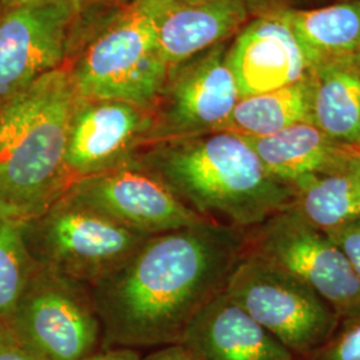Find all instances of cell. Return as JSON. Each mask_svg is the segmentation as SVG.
Wrapping results in <instances>:
<instances>
[{
  "label": "cell",
  "instance_id": "obj_4",
  "mask_svg": "<svg viewBox=\"0 0 360 360\" xmlns=\"http://www.w3.org/2000/svg\"><path fill=\"white\" fill-rule=\"evenodd\" d=\"M168 0H135L83 52L71 77L83 99L151 110L167 82L158 20Z\"/></svg>",
  "mask_w": 360,
  "mask_h": 360
},
{
  "label": "cell",
  "instance_id": "obj_28",
  "mask_svg": "<svg viewBox=\"0 0 360 360\" xmlns=\"http://www.w3.org/2000/svg\"><path fill=\"white\" fill-rule=\"evenodd\" d=\"M50 1H55V0H0L3 13L4 11H10V10H13V8L44 4V3H50Z\"/></svg>",
  "mask_w": 360,
  "mask_h": 360
},
{
  "label": "cell",
  "instance_id": "obj_14",
  "mask_svg": "<svg viewBox=\"0 0 360 360\" xmlns=\"http://www.w3.org/2000/svg\"><path fill=\"white\" fill-rule=\"evenodd\" d=\"M179 343L202 360H300L224 290L193 316Z\"/></svg>",
  "mask_w": 360,
  "mask_h": 360
},
{
  "label": "cell",
  "instance_id": "obj_18",
  "mask_svg": "<svg viewBox=\"0 0 360 360\" xmlns=\"http://www.w3.org/2000/svg\"><path fill=\"white\" fill-rule=\"evenodd\" d=\"M312 124L338 142L360 148V77L347 62L309 70Z\"/></svg>",
  "mask_w": 360,
  "mask_h": 360
},
{
  "label": "cell",
  "instance_id": "obj_1",
  "mask_svg": "<svg viewBox=\"0 0 360 360\" xmlns=\"http://www.w3.org/2000/svg\"><path fill=\"white\" fill-rule=\"evenodd\" d=\"M245 250V230L208 220L150 236L90 287L104 348L179 343L193 316L224 290Z\"/></svg>",
  "mask_w": 360,
  "mask_h": 360
},
{
  "label": "cell",
  "instance_id": "obj_25",
  "mask_svg": "<svg viewBox=\"0 0 360 360\" xmlns=\"http://www.w3.org/2000/svg\"><path fill=\"white\" fill-rule=\"evenodd\" d=\"M251 16L278 13L295 8L297 0H240Z\"/></svg>",
  "mask_w": 360,
  "mask_h": 360
},
{
  "label": "cell",
  "instance_id": "obj_33",
  "mask_svg": "<svg viewBox=\"0 0 360 360\" xmlns=\"http://www.w3.org/2000/svg\"><path fill=\"white\" fill-rule=\"evenodd\" d=\"M1 15H3V8H1V3H0V18H1Z\"/></svg>",
  "mask_w": 360,
  "mask_h": 360
},
{
  "label": "cell",
  "instance_id": "obj_9",
  "mask_svg": "<svg viewBox=\"0 0 360 360\" xmlns=\"http://www.w3.org/2000/svg\"><path fill=\"white\" fill-rule=\"evenodd\" d=\"M223 41L175 65L153 108L148 144L224 131L240 99ZM147 144V146H148Z\"/></svg>",
  "mask_w": 360,
  "mask_h": 360
},
{
  "label": "cell",
  "instance_id": "obj_23",
  "mask_svg": "<svg viewBox=\"0 0 360 360\" xmlns=\"http://www.w3.org/2000/svg\"><path fill=\"white\" fill-rule=\"evenodd\" d=\"M326 233L342 250L360 278V218L345 226L327 230Z\"/></svg>",
  "mask_w": 360,
  "mask_h": 360
},
{
  "label": "cell",
  "instance_id": "obj_6",
  "mask_svg": "<svg viewBox=\"0 0 360 360\" xmlns=\"http://www.w3.org/2000/svg\"><path fill=\"white\" fill-rule=\"evenodd\" d=\"M224 292L299 359L321 349L340 321L309 285L245 250Z\"/></svg>",
  "mask_w": 360,
  "mask_h": 360
},
{
  "label": "cell",
  "instance_id": "obj_7",
  "mask_svg": "<svg viewBox=\"0 0 360 360\" xmlns=\"http://www.w3.org/2000/svg\"><path fill=\"white\" fill-rule=\"evenodd\" d=\"M245 251L263 257L309 285L339 318L360 309V278L321 229L291 206L245 231Z\"/></svg>",
  "mask_w": 360,
  "mask_h": 360
},
{
  "label": "cell",
  "instance_id": "obj_30",
  "mask_svg": "<svg viewBox=\"0 0 360 360\" xmlns=\"http://www.w3.org/2000/svg\"><path fill=\"white\" fill-rule=\"evenodd\" d=\"M70 6V8L72 10V13H77L80 11V7H82V0H65Z\"/></svg>",
  "mask_w": 360,
  "mask_h": 360
},
{
  "label": "cell",
  "instance_id": "obj_8",
  "mask_svg": "<svg viewBox=\"0 0 360 360\" xmlns=\"http://www.w3.org/2000/svg\"><path fill=\"white\" fill-rule=\"evenodd\" d=\"M7 323L47 360H84L103 343L90 287L39 266Z\"/></svg>",
  "mask_w": 360,
  "mask_h": 360
},
{
  "label": "cell",
  "instance_id": "obj_31",
  "mask_svg": "<svg viewBox=\"0 0 360 360\" xmlns=\"http://www.w3.org/2000/svg\"><path fill=\"white\" fill-rule=\"evenodd\" d=\"M180 1H184V3H195V1H200V0H180Z\"/></svg>",
  "mask_w": 360,
  "mask_h": 360
},
{
  "label": "cell",
  "instance_id": "obj_27",
  "mask_svg": "<svg viewBox=\"0 0 360 360\" xmlns=\"http://www.w3.org/2000/svg\"><path fill=\"white\" fill-rule=\"evenodd\" d=\"M84 360H142L135 348L110 347L96 351Z\"/></svg>",
  "mask_w": 360,
  "mask_h": 360
},
{
  "label": "cell",
  "instance_id": "obj_2",
  "mask_svg": "<svg viewBox=\"0 0 360 360\" xmlns=\"http://www.w3.org/2000/svg\"><path fill=\"white\" fill-rule=\"evenodd\" d=\"M200 218L251 230L294 206V188L274 178L231 131L153 143L135 156Z\"/></svg>",
  "mask_w": 360,
  "mask_h": 360
},
{
  "label": "cell",
  "instance_id": "obj_20",
  "mask_svg": "<svg viewBox=\"0 0 360 360\" xmlns=\"http://www.w3.org/2000/svg\"><path fill=\"white\" fill-rule=\"evenodd\" d=\"M307 77L279 90L240 98L224 131L269 136L299 123H312Z\"/></svg>",
  "mask_w": 360,
  "mask_h": 360
},
{
  "label": "cell",
  "instance_id": "obj_16",
  "mask_svg": "<svg viewBox=\"0 0 360 360\" xmlns=\"http://www.w3.org/2000/svg\"><path fill=\"white\" fill-rule=\"evenodd\" d=\"M242 136L271 175L288 186L360 162V148L335 141L312 123H299L269 136Z\"/></svg>",
  "mask_w": 360,
  "mask_h": 360
},
{
  "label": "cell",
  "instance_id": "obj_32",
  "mask_svg": "<svg viewBox=\"0 0 360 360\" xmlns=\"http://www.w3.org/2000/svg\"><path fill=\"white\" fill-rule=\"evenodd\" d=\"M99 1H110V3H115V1H123V0H99Z\"/></svg>",
  "mask_w": 360,
  "mask_h": 360
},
{
  "label": "cell",
  "instance_id": "obj_22",
  "mask_svg": "<svg viewBox=\"0 0 360 360\" xmlns=\"http://www.w3.org/2000/svg\"><path fill=\"white\" fill-rule=\"evenodd\" d=\"M307 360H360V309L340 318L327 343Z\"/></svg>",
  "mask_w": 360,
  "mask_h": 360
},
{
  "label": "cell",
  "instance_id": "obj_12",
  "mask_svg": "<svg viewBox=\"0 0 360 360\" xmlns=\"http://www.w3.org/2000/svg\"><path fill=\"white\" fill-rule=\"evenodd\" d=\"M65 0L4 11L0 18V108L59 68L72 16Z\"/></svg>",
  "mask_w": 360,
  "mask_h": 360
},
{
  "label": "cell",
  "instance_id": "obj_11",
  "mask_svg": "<svg viewBox=\"0 0 360 360\" xmlns=\"http://www.w3.org/2000/svg\"><path fill=\"white\" fill-rule=\"evenodd\" d=\"M153 124L151 110L120 101L80 98L65 155L71 183L129 163L148 144Z\"/></svg>",
  "mask_w": 360,
  "mask_h": 360
},
{
  "label": "cell",
  "instance_id": "obj_24",
  "mask_svg": "<svg viewBox=\"0 0 360 360\" xmlns=\"http://www.w3.org/2000/svg\"><path fill=\"white\" fill-rule=\"evenodd\" d=\"M0 360H47L15 333L7 322H0Z\"/></svg>",
  "mask_w": 360,
  "mask_h": 360
},
{
  "label": "cell",
  "instance_id": "obj_26",
  "mask_svg": "<svg viewBox=\"0 0 360 360\" xmlns=\"http://www.w3.org/2000/svg\"><path fill=\"white\" fill-rule=\"evenodd\" d=\"M142 360H202L199 359L191 349L183 346L181 343L167 345L153 351Z\"/></svg>",
  "mask_w": 360,
  "mask_h": 360
},
{
  "label": "cell",
  "instance_id": "obj_10",
  "mask_svg": "<svg viewBox=\"0 0 360 360\" xmlns=\"http://www.w3.org/2000/svg\"><path fill=\"white\" fill-rule=\"evenodd\" d=\"M65 195L144 236L206 221L136 158L123 166L72 181Z\"/></svg>",
  "mask_w": 360,
  "mask_h": 360
},
{
  "label": "cell",
  "instance_id": "obj_21",
  "mask_svg": "<svg viewBox=\"0 0 360 360\" xmlns=\"http://www.w3.org/2000/svg\"><path fill=\"white\" fill-rule=\"evenodd\" d=\"M23 224L0 215V322L10 321L38 270L27 247Z\"/></svg>",
  "mask_w": 360,
  "mask_h": 360
},
{
  "label": "cell",
  "instance_id": "obj_13",
  "mask_svg": "<svg viewBox=\"0 0 360 360\" xmlns=\"http://www.w3.org/2000/svg\"><path fill=\"white\" fill-rule=\"evenodd\" d=\"M229 65L240 98L279 90L309 77L307 56L279 13L255 16L233 38Z\"/></svg>",
  "mask_w": 360,
  "mask_h": 360
},
{
  "label": "cell",
  "instance_id": "obj_5",
  "mask_svg": "<svg viewBox=\"0 0 360 360\" xmlns=\"http://www.w3.org/2000/svg\"><path fill=\"white\" fill-rule=\"evenodd\" d=\"M23 229L39 267L87 287L117 270L150 238L67 195Z\"/></svg>",
  "mask_w": 360,
  "mask_h": 360
},
{
  "label": "cell",
  "instance_id": "obj_29",
  "mask_svg": "<svg viewBox=\"0 0 360 360\" xmlns=\"http://www.w3.org/2000/svg\"><path fill=\"white\" fill-rule=\"evenodd\" d=\"M345 62H347L348 65H351L355 70V72L360 77V52L356 53L355 56H352L351 59L345 60Z\"/></svg>",
  "mask_w": 360,
  "mask_h": 360
},
{
  "label": "cell",
  "instance_id": "obj_15",
  "mask_svg": "<svg viewBox=\"0 0 360 360\" xmlns=\"http://www.w3.org/2000/svg\"><path fill=\"white\" fill-rule=\"evenodd\" d=\"M240 0H168L158 20V43L169 70L227 41L250 22Z\"/></svg>",
  "mask_w": 360,
  "mask_h": 360
},
{
  "label": "cell",
  "instance_id": "obj_17",
  "mask_svg": "<svg viewBox=\"0 0 360 360\" xmlns=\"http://www.w3.org/2000/svg\"><path fill=\"white\" fill-rule=\"evenodd\" d=\"M278 13L292 30L311 68L345 62L360 52V0Z\"/></svg>",
  "mask_w": 360,
  "mask_h": 360
},
{
  "label": "cell",
  "instance_id": "obj_19",
  "mask_svg": "<svg viewBox=\"0 0 360 360\" xmlns=\"http://www.w3.org/2000/svg\"><path fill=\"white\" fill-rule=\"evenodd\" d=\"M291 187L294 207L323 231L360 218V162L342 171L302 178Z\"/></svg>",
  "mask_w": 360,
  "mask_h": 360
},
{
  "label": "cell",
  "instance_id": "obj_3",
  "mask_svg": "<svg viewBox=\"0 0 360 360\" xmlns=\"http://www.w3.org/2000/svg\"><path fill=\"white\" fill-rule=\"evenodd\" d=\"M79 101L71 74L56 68L0 108V215L26 223L65 195Z\"/></svg>",
  "mask_w": 360,
  "mask_h": 360
}]
</instances>
